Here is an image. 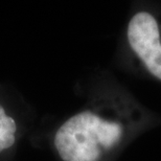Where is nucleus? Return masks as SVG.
I'll return each instance as SVG.
<instances>
[{
  "mask_svg": "<svg viewBox=\"0 0 161 161\" xmlns=\"http://www.w3.org/2000/svg\"><path fill=\"white\" fill-rule=\"evenodd\" d=\"M158 127L161 114L107 78L85 107L57 128L53 147L61 161H116L137 138Z\"/></svg>",
  "mask_w": 161,
  "mask_h": 161,
  "instance_id": "1",
  "label": "nucleus"
},
{
  "mask_svg": "<svg viewBox=\"0 0 161 161\" xmlns=\"http://www.w3.org/2000/svg\"><path fill=\"white\" fill-rule=\"evenodd\" d=\"M116 58L125 73L161 84V2L131 5Z\"/></svg>",
  "mask_w": 161,
  "mask_h": 161,
  "instance_id": "2",
  "label": "nucleus"
},
{
  "mask_svg": "<svg viewBox=\"0 0 161 161\" xmlns=\"http://www.w3.org/2000/svg\"><path fill=\"white\" fill-rule=\"evenodd\" d=\"M17 124L16 120L0 104V154L11 149L16 142Z\"/></svg>",
  "mask_w": 161,
  "mask_h": 161,
  "instance_id": "3",
  "label": "nucleus"
}]
</instances>
